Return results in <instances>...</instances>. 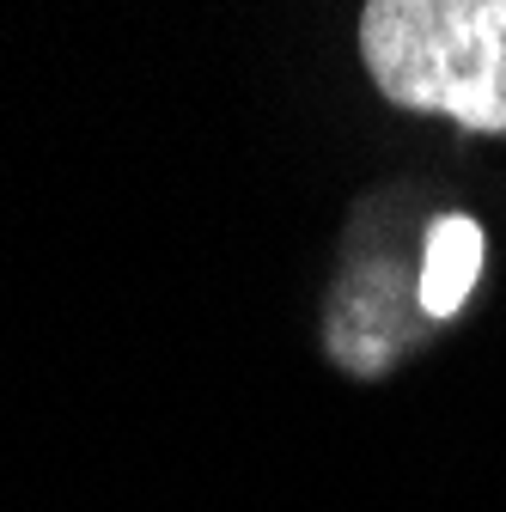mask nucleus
Masks as SVG:
<instances>
[{"mask_svg":"<svg viewBox=\"0 0 506 512\" xmlns=\"http://www.w3.org/2000/svg\"><path fill=\"white\" fill-rule=\"evenodd\" d=\"M360 68L409 116L506 135V0H372L360 7Z\"/></svg>","mask_w":506,"mask_h":512,"instance_id":"nucleus-1","label":"nucleus"},{"mask_svg":"<svg viewBox=\"0 0 506 512\" xmlns=\"http://www.w3.org/2000/svg\"><path fill=\"white\" fill-rule=\"evenodd\" d=\"M482 256H488V232L470 214H439L433 220L427 250H421V281H415V311L427 324L458 317V305L482 281Z\"/></svg>","mask_w":506,"mask_h":512,"instance_id":"nucleus-2","label":"nucleus"}]
</instances>
